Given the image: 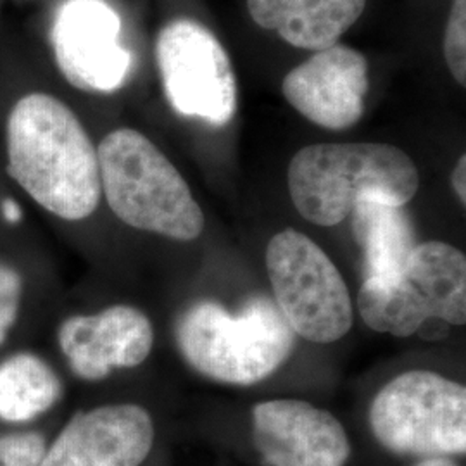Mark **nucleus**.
I'll list each match as a JSON object with an SVG mask.
<instances>
[{
    "instance_id": "nucleus-1",
    "label": "nucleus",
    "mask_w": 466,
    "mask_h": 466,
    "mask_svg": "<svg viewBox=\"0 0 466 466\" xmlns=\"http://www.w3.org/2000/svg\"><path fill=\"white\" fill-rule=\"evenodd\" d=\"M7 169L52 215L78 221L99 206L97 150L75 113L47 94L17 100L7 119Z\"/></svg>"
},
{
    "instance_id": "nucleus-2",
    "label": "nucleus",
    "mask_w": 466,
    "mask_h": 466,
    "mask_svg": "<svg viewBox=\"0 0 466 466\" xmlns=\"http://www.w3.org/2000/svg\"><path fill=\"white\" fill-rule=\"evenodd\" d=\"M420 175L413 159L387 144H315L289 167V190L300 217L333 227L363 199L404 206L415 198Z\"/></svg>"
},
{
    "instance_id": "nucleus-3",
    "label": "nucleus",
    "mask_w": 466,
    "mask_h": 466,
    "mask_svg": "<svg viewBox=\"0 0 466 466\" xmlns=\"http://www.w3.org/2000/svg\"><path fill=\"white\" fill-rule=\"evenodd\" d=\"M100 188L123 223L188 242L204 230V215L188 185L146 135L119 128L97 149Z\"/></svg>"
},
{
    "instance_id": "nucleus-4",
    "label": "nucleus",
    "mask_w": 466,
    "mask_h": 466,
    "mask_svg": "<svg viewBox=\"0 0 466 466\" xmlns=\"http://www.w3.org/2000/svg\"><path fill=\"white\" fill-rule=\"evenodd\" d=\"M185 360L218 382L252 385L282 367L294 348V332L279 306L252 298L238 315L217 302L194 304L177 329Z\"/></svg>"
},
{
    "instance_id": "nucleus-5",
    "label": "nucleus",
    "mask_w": 466,
    "mask_h": 466,
    "mask_svg": "<svg viewBox=\"0 0 466 466\" xmlns=\"http://www.w3.org/2000/svg\"><path fill=\"white\" fill-rule=\"evenodd\" d=\"M358 306L370 329L396 337L417 333L427 319L465 325V254L444 242L417 246L396 279L365 280Z\"/></svg>"
},
{
    "instance_id": "nucleus-6",
    "label": "nucleus",
    "mask_w": 466,
    "mask_h": 466,
    "mask_svg": "<svg viewBox=\"0 0 466 466\" xmlns=\"http://www.w3.org/2000/svg\"><path fill=\"white\" fill-rule=\"evenodd\" d=\"M370 423L387 450L446 456L466 450V389L432 371H408L373 400Z\"/></svg>"
},
{
    "instance_id": "nucleus-7",
    "label": "nucleus",
    "mask_w": 466,
    "mask_h": 466,
    "mask_svg": "<svg viewBox=\"0 0 466 466\" xmlns=\"http://www.w3.org/2000/svg\"><path fill=\"white\" fill-rule=\"evenodd\" d=\"M277 306L292 332L330 344L352 327L350 290L330 258L298 230L277 233L267 249Z\"/></svg>"
},
{
    "instance_id": "nucleus-8",
    "label": "nucleus",
    "mask_w": 466,
    "mask_h": 466,
    "mask_svg": "<svg viewBox=\"0 0 466 466\" xmlns=\"http://www.w3.org/2000/svg\"><path fill=\"white\" fill-rule=\"evenodd\" d=\"M156 61L171 107L223 127L237 111L232 61L215 34L190 17L169 21L157 35Z\"/></svg>"
},
{
    "instance_id": "nucleus-9",
    "label": "nucleus",
    "mask_w": 466,
    "mask_h": 466,
    "mask_svg": "<svg viewBox=\"0 0 466 466\" xmlns=\"http://www.w3.org/2000/svg\"><path fill=\"white\" fill-rule=\"evenodd\" d=\"M121 19L106 0H66L52 25V47L67 82L113 92L125 84L132 56L119 44Z\"/></svg>"
},
{
    "instance_id": "nucleus-10",
    "label": "nucleus",
    "mask_w": 466,
    "mask_h": 466,
    "mask_svg": "<svg viewBox=\"0 0 466 466\" xmlns=\"http://www.w3.org/2000/svg\"><path fill=\"white\" fill-rule=\"evenodd\" d=\"M368 63L348 46L333 44L317 50L308 61L289 71L282 94L306 119L329 130H348L365 113Z\"/></svg>"
},
{
    "instance_id": "nucleus-11",
    "label": "nucleus",
    "mask_w": 466,
    "mask_h": 466,
    "mask_svg": "<svg viewBox=\"0 0 466 466\" xmlns=\"http://www.w3.org/2000/svg\"><path fill=\"white\" fill-rule=\"evenodd\" d=\"M254 444L269 466H344L350 439L332 413L304 400H267L252 413Z\"/></svg>"
},
{
    "instance_id": "nucleus-12",
    "label": "nucleus",
    "mask_w": 466,
    "mask_h": 466,
    "mask_svg": "<svg viewBox=\"0 0 466 466\" xmlns=\"http://www.w3.org/2000/svg\"><path fill=\"white\" fill-rule=\"evenodd\" d=\"M152 444L154 423L144 408L109 404L71 418L38 466H140Z\"/></svg>"
},
{
    "instance_id": "nucleus-13",
    "label": "nucleus",
    "mask_w": 466,
    "mask_h": 466,
    "mask_svg": "<svg viewBox=\"0 0 466 466\" xmlns=\"http://www.w3.org/2000/svg\"><path fill=\"white\" fill-rule=\"evenodd\" d=\"M57 339L73 373L96 382L115 368L142 365L152 350L154 330L142 311L113 306L97 315L67 318Z\"/></svg>"
},
{
    "instance_id": "nucleus-14",
    "label": "nucleus",
    "mask_w": 466,
    "mask_h": 466,
    "mask_svg": "<svg viewBox=\"0 0 466 466\" xmlns=\"http://www.w3.org/2000/svg\"><path fill=\"white\" fill-rule=\"evenodd\" d=\"M367 0H248L249 15L298 49L337 44L363 15Z\"/></svg>"
},
{
    "instance_id": "nucleus-15",
    "label": "nucleus",
    "mask_w": 466,
    "mask_h": 466,
    "mask_svg": "<svg viewBox=\"0 0 466 466\" xmlns=\"http://www.w3.org/2000/svg\"><path fill=\"white\" fill-rule=\"evenodd\" d=\"M350 215L356 240L365 254L367 279H396L417 248L411 219L402 206L363 199Z\"/></svg>"
},
{
    "instance_id": "nucleus-16",
    "label": "nucleus",
    "mask_w": 466,
    "mask_h": 466,
    "mask_svg": "<svg viewBox=\"0 0 466 466\" xmlns=\"http://www.w3.org/2000/svg\"><path fill=\"white\" fill-rule=\"evenodd\" d=\"M61 396V382L38 356L19 352L0 363V420L25 423L47 413Z\"/></svg>"
},
{
    "instance_id": "nucleus-17",
    "label": "nucleus",
    "mask_w": 466,
    "mask_h": 466,
    "mask_svg": "<svg viewBox=\"0 0 466 466\" xmlns=\"http://www.w3.org/2000/svg\"><path fill=\"white\" fill-rule=\"evenodd\" d=\"M444 57L451 75L466 85V0H454L444 34Z\"/></svg>"
},
{
    "instance_id": "nucleus-18",
    "label": "nucleus",
    "mask_w": 466,
    "mask_h": 466,
    "mask_svg": "<svg viewBox=\"0 0 466 466\" xmlns=\"http://www.w3.org/2000/svg\"><path fill=\"white\" fill-rule=\"evenodd\" d=\"M46 452V439L40 433H7L0 437L2 466H38Z\"/></svg>"
},
{
    "instance_id": "nucleus-19",
    "label": "nucleus",
    "mask_w": 466,
    "mask_h": 466,
    "mask_svg": "<svg viewBox=\"0 0 466 466\" xmlns=\"http://www.w3.org/2000/svg\"><path fill=\"white\" fill-rule=\"evenodd\" d=\"M21 289L23 283L16 269L0 263V327L4 330L16 321Z\"/></svg>"
},
{
    "instance_id": "nucleus-20",
    "label": "nucleus",
    "mask_w": 466,
    "mask_h": 466,
    "mask_svg": "<svg viewBox=\"0 0 466 466\" xmlns=\"http://www.w3.org/2000/svg\"><path fill=\"white\" fill-rule=\"evenodd\" d=\"M452 187L456 196L461 199V202H466V156H461L458 165L452 171Z\"/></svg>"
},
{
    "instance_id": "nucleus-21",
    "label": "nucleus",
    "mask_w": 466,
    "mask_h": 466,
    "mask_svg": "<svg viewBox=\"0 0 466 466\" xmlns=\"http://www.w3.org/2000/svg\"><path fill=\"white\" fill-rule=\"evenodd\" d=\"M0 209H2V217L5 218L9 223H17V221L21 219V217H23V211H21V208H19V204H17L16 200H4L2 206H0Z\"/></svg>"
},
{
    "instance_id": "nucleus-22",
    "label": "nucleus",
    "mask_w": 466,
    "mask_h": 466,
    "mask_svg": "<svg viewBox=\"0 0 466 466\" xmlns=\"http://www.w3.org/2000/svg\"><path fill=\"white\" fill-rule=\"evenodd\" d=\"M417 466H456V463H452L448 458H442V456H431L423 461H420Z\"/></svg>"
},
{
    "instance_id": "nucleus-23",
    "label": "nucleus",
    "mask_w": 466,
    "mask_h": 466,
    "mask_svg": "<svg viewBox=\"0 0 466 466\" xmlns=\"http://www.w3.org/2000/svg\"><path fill=\"white\" fill-rule=\"evenodd\" d=\"M5 333H7V330H4V329L0 327V344L5 340Z\"/></svg>"
},
{
    "instance_id": "nucleus-24",
    "label": "nucleus",
    "mask_w": 466,
    "mask_h": 466,
    "mask_svg": "<svg viewBox=\"0 0 466 466\" xmlns=\"http://www.w3.org/2000/svg\"><path fill=\"white\" fill-rule=\"evenodd\" d=\"M0 466H2V465H0Z\"/></svg>"
}]
</instances>
